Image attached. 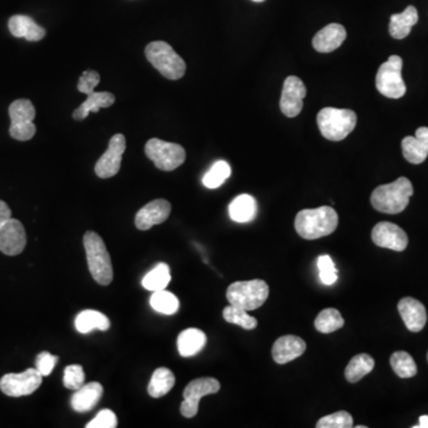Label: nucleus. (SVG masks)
<instances>
[{
	"mask_svg": "<svg viewBox=\"0 0 428 428\" xmlns=\"http://www.w3.org/2000/svg\"><path fill=\"white\" fill-rule=\"evenodd\" d=\"M337 212L329 206L302 210L295 218V230L300 237L314 240L334 233L338 227Z\"/></svg>",
	"mask_w": 428,
	"mask_h": 428,
	"instance_id": "f257e3e1",
	"label": "nucleus"
},
{
	"mask_svg": "<svg viewBox=\"0 0 428 428\" xmlns=\"http://www.w3.org/2000/svg\"><path fill=\"white\" fill-rule=\"evenodd\" d=\"M413 193L412 182L407 177H399L391 183L379 186L371 194V205L382 213H401L408 206Z\"/></svg>",
	"mask_w": 428,
	"mask_h": 428,
	"instance_id": "f03ea898",
	"label": "nucleus"
},
{
	"mask_svg": "<svg viewBox=\"0 0 428 428\" xmlns=\"http://www.w3.org/2000/svg\"><path fill=\"white\" fill-rule=\"evenodd\" d=\"M83 247L92 277L97 283L108 286L113 280V268L103 238L93 231H88L83 236Z\"/></svg>",
	"mask_w": 428,
	"mask_h": 428,
	"instance_id": "7ed1b4c3",
	"label": "nucleus"
},
{
	"mask_svg": "<svg viewBox=\"0 0 428 428\" xmlns=\"http://www.w3.org/2000/svg\"><path fill=\"white\" fill-rule=\"evenodd\" d=\"M318 126L326 140L339 142L354 131L357 124V115L352 110L325 107L317 117Z\"/></svg>",
	"mask_w": 428,
	"mask_h": 428,
	"instance_id": "20e7f679",
	"label": "nucleus"
},
{
	"mask_svg": "<svg viewBox=\"0 0 428 428\" xmlns=\"http://www.w3.org/2000/svg\"><path fill=\"white\" fill-rule=\"evenodd\" d=\"M145 56L165 79L179 80L185 75L187 67L183 58L177 55L167 42L155 41L149 43L145 48Z\"/></svg>",
	"mask_w": 428,
	"mask_h": 428,
	"instance_id": "39448f33",
	"label": "nucleus"
},
{
	"mask_svg": "<svg viewBox=\"0 0 428 428\" xmlns=\"http://www.w3.org/2000/svg\"><path fill=\"white\" fill-rule=\"evenodd\" d=\"M269 297V286L263 280L238 281L230 284L227 290L229 304L245 311H255Z\"/></svg>",
	"mask_w": 428,
	"mask_h": 428,
	"instance_id": "423d86ee",
	"label": "nucleus"
},
{
	"mask_svg": "<svg viewBox=\"0 0 428 428\" xmlns=\"http://www.w3.org/2000/svg\"><path fill=\"white\" fill-rule=\"evenodd\" d=\"M404 61L397 55H393L387 61L381 65L376 75V88L381 94L400 99L406 94V83L402 79Z\"/></svg>",
	"mask_w": 428,
	"mask_h": 428,
	"instance_id": "0eeeda50",
	"label": "nucleus"
},
{
	"mask_svg": "<svg viewBox=\"0 0 428 428\" xmlns=\"http://www.w3.org/2000/svg\"><path fill=\"white\" fill-rule=\"evenodd\" d=\"M145 155L163 172H173L186 160L185 149L181 145L158 138L148 140L145 145Z\"/></svg>",
	"mask_w": 428,
	"mask_h": 428,
	"instance_id": "6e6552de",
	"label": "nucleus"
},
{
	"mask_svg": "<svg viewBox=\"0 0 428 428\" xmlns=\"http://www.w3.org/2000/svg\"><path fill=\"white\" fill-rule=\"evenodd\" d=\"M42 376L36 368L21 374H6L0 379V390L11 397L31 395L41 387Z\"/></svg>",
	"mask_w": 428,
	"mask_h": 428,
	"instance_id": "1a4fd4ad",
	"label": "nucleus"
},
{
	"mask_svg": "<svg viewBox=\"0 0 428 428\" xmlns=\"http://www.w3.org/2000/svg\"><path fill=\"white\" fill-rule=\"evenodd\" d=\"M220 390V383L213 377H201L187 384L183 391V402L181 404V414L185 418H194L198 414L199 404L204 396L215 394Z\"/></svg>",
	"mask_w": 428,
	"mask_h": 428,
	"instance_id": "9d476101",
	"label": "nucleus"
},
{
	"mask_svg": "<svg viewBox=\"0 0 428 428\" xmlns=\"http://www.w3.org/2000/svg\"><path fill=\"white\" fill-rule=\"evenodd\" d=\"M126 149V140L122 133H117L112 137L108 143V148L95 163V174L100 179H110L115 176L120 170L122 158Z\"/></svg>",
	"mask_w": 428,
	"mask_h": 428,
	"instance_id": "9b49d317",
	"label": "nucleus"
},
{
	"mask_svg": "<svg viewBox=\"0 0 428 428\" xmlns=\"http://www.w3.org/2000/svg\"><path fill=\"white\" fill-rule=\"evenodd\" d=\"M307 94L305 83L297 76H288L284 80L282 95H281L280 108L282 113L288 118H294L300 115L304 107V99Z\"/></svg>",
	"mask_w": 428,
	"mask_h": 428,
	"instance_id": "f8f14e48",
	"label": "nucleus"
},
{
	"mask_svg": "<svg viewBox=\"0 0 428 428\" xmlns=\"http://www.w3.org/2000/svg\"><path fill=\"white\" fill-rule=\"evenodd\" d=\"M371 238L377 247L394 252H404L408 245L407 233L396 224L389 222L376 224L371 232Z\"/></svg>",
	"mask_w": 428,
	"mask_h": 428,
	"instance_id": "ddd939ff",
	"label": "nucleus"
},
{
	"mask_svg": "<svg viewBox=\"0 0 428 428\" xmlns=\"http://www.w3.org/2000/svg\"><path fill=\"white\" fill-rule=\"evenodd\" d=\"M26 245V233L19 220L10 219L0 227V252L8 256L19 255Z\"/></svg>",
	"mask_w": 428,
	"mask_h": 428,
	"instance_id": "4468645a",
	"label": "nucleus"
},
{
	"mask_svg": "<svg viewBox=\"0 0 428 428\" xmlns=\"http://www.w3.org/2000/svg\"><path fill=\"white\" fill-rule=\"evenodd\" d=\"M172 212L170 202L165 199H157L142 207L136 214L135 225L140 231H147L155 225H160L169 218Z\"/></svg>",
	"mask_w": 428,
	"mask_h": 428,
	"instance_id": "2eb2a0df",
	"label": "nucleus"
},
{
	"mask_svg": "<svg viewBox=\"0 0 428 428\" xmlns=\"http://www.w3.org/2000/svg\"><path fill=\"white\" fill-rule=\"evenodd\" d=\"M397 309L409 331L420 332L424 329L427 322V312L420 301L413 297H404L400 300Z\"/></svg>",
	"mask_w": 428,
	"mask_h": 428,
	"instance_id": "dca6fc26",
	"label": "nucleus"
},
{
	"mask_svg": "<svg viewBox=\"0 0 428 428\" xmlns=\"http://www.w3.org/2000/svg\"><path fill=\"white\" fill-rule=\"evenodd\" d=\"M402 154L412 165H421L428 156V128H419L415 136L404 137L401 143Z\"/></svg>",
	"mask_w": 428,
	"mask_h": 428,
	"instance_id": "f3484780",
	"label": "nucleus"
},
{
	"mask_svg": "<svg viewBox=\"0 0 428 428\" xmlns=\"http://www.w3.org/2000/svg\"><path fill=\"white\" fill-rule=\"evenodd\" d=\"M306 343L297 336H283L272 345V359L277 364H287L305 354Z\"/></svg>",
	"mask_w": 428,
	"mask_h": 428,
	"instance_id": "a211bd4d",
	"label": "nucleus"
},
{
	"mask_svg": "<svg viewBox=\"0 0 428 428\" xmlns=\"http://www.w3.org/2000/svg\"><path fill=\"white\" fill-rule=\"evenodd\" d=\"M346 40V30L342 24L332 23L321 29L314 36L312 44L319 53H332L342 46Z\"/></svg>",
	"mask_w": 428,
	"mask_h": 428,
	"instance_id": "6ab92c4d",
	"label": "nucleus"
},
{
	"mask_svg": "<svg viewBox=\"0 0 428 428\" xmlns=\"http://www.w3.org/2000/svg\"><path fill=\"white\" fill-rule=\"evenodd\" d=\"M103 394L104 388L99 382L87 383L74 391L70 399V404L75 412H90L99 402Z\"/></svg>",
	"mask_w": 428,
	"mask_h": 428,
	"instance_id": "aec40b11",
	"label": "nucleus"
},
{
	"mask_svg": "<svg viewBox=\"0 0 428 428\" xmlns=\"http://www.w3.org/2000/svg\"><path fill=\"white\" fill-rule=\"evenodd\" d=\"M8 29L15 38H25L26 41L38 42L46 36V29L33 21V18L23 15L11 17Z\"/></svg>",
	"mask_w": 428,
	"mask_h": 428,
	"instance_id": "412c9836",
	"label": "nucleus"
},
{
	"mask_svg": "<svg viewBox=\"0 0 428 428\" xmlns=\"http://www.w3.org/2000/svg\"><path fill=\"white\" fill-rule=\"evenodd\" d=\"M419 21L418 10L414 6H408L404 13H396L390 17L389 33L395 40H404L412 31V28Z\"/></svg>",
	"mask_w": 428,
	"mask_h": 428,
	"instance_id": "4be33fe9",
	"label": "nucleus"
},
{
	"mask_svg": "<svg viewBox=\"0 0 428 428\" xmlns=\"http://www.w3.org/2000/svg\"><path fill=\"white\" fill-rule=\"evenodd\" d=\"M206 334L199 329H187L177 337V350L182 357H193L206 345Z\"/></svg>",
	"mask_w": 428,
	"mask_h": 428,
	"instance_id": "5701e85b",
	"label": "nucleus"
},
{
	"mask_svg": "<svg viewBox=\"0 0 428 428\" xmlns=\"http://www.w3.org/2000/svg\"><path fill=\"white\" fill-rule=\"evenodd\" d=\"M80 106L73 112L75 120H85L91 112H99L101 108L112 106L115 101V95L110 92H92Z\"/></svg>",
	"mask_w": 428,
	"mask_h": 428,
	"instance_id": "b1692460",
	"label": "nucleus"
},
{
	"mask_svg": "<svg viewBox=\"0 0 428 428\" xmlns=\"http://www.w3.org/2000/svg\"><path fill=\"white\" fill-rule=\"evenodd\" d=\"M257 210V202L254 197L249 194H240L231 202L229 214L233 222L244 224L256 218Z\"/></svg>",
	"mask_w": 428,
	"mask_h": 428,
	"instance_id": "393cba45",
	"label": "nucleus"
},
{
	"mask_svg": "<svg viewBox=\"0 0 428 428\" xmlns=\"http://www.w3.org/2000/svg\"><path fill=\"white\" fill-rule=\"evenodd\" d=\"M110 319L104 313H100L94 309H86L78 314L75 319V327L80 334H90L93 329L107 331L110 329Z\"/></svg>",
	"mask_w": 428,
	"mask_h": 428,
	"instance_id": "a878e982",
	"label": "nucleus"
},
{
	"mask_svg": "<svg viewBox=\"0 0 428 428\" xmlns=\"http://www.w3.org/2000/svg\"><path fill=\"white\" fill-rule=\"evenodd\" d=\"M175 384V376L172 370L167 368H158L154 371L148 386L149 395L155 399H160L167 395Z\"/></svg>",
	"mask_w": 428,
	"mask_h": 428,
	"instance_id": "bb28decb",
	"label": "nucleus"
},
{
	"mask_svg": "<svg viewBox=\"0 0 428 428\" xmlns=\"http://www.w3.org/2000/svg\"><path fill=\"white\" fill-rule=\"evenodd\" d=\"M374 361L367 354H359L351 359L345 369V377L350 383H356L374 370Z\"/></svg>",
	"mask_w": 428,
	"mask_h": 428,
	"instance_id": "cd10ccee",
	"label": "nucleus"
},
{
	"mask_svg": "<svg viewBox=\"0 0 428 428\" xmlns=\"http://www.w3.org/2000/svg\"><path fill=\"white\" fill-rule=\"evenodd\" d=\"M170 281H172L170 268L168 264L160 263L143 277L142 286L147 290L157 292V290H163L167 288Z\"/></svg>",
	"mask_w": 428,
	"mask_h": 428,
	"instance_id": "c85d7f7f",
	"label": "nucleus"
},
{
	"mask_svg": "<svg viewBox=\"0 0 428 428\" xmlns=\"http://www.w3.org/2000/svg\"><path fill=\"white\" fill-rule=\"evenodd\" d=\"M150 306L158 313L173 315L180 308V301L173 293L167 292L163 289L153 292L150 297Z\"/></svg>",
	"mask_w": 428,
	"mask_h": 428,
	"instance_id": "c756f323",
	"label": "nucleus"
},
{
	"mask_svg": "<svg viewBox=\"0 0 428 428\" xmlns=\"http://www.w3.org/2000/svg\"><path fill=\"white\" fill-rule=\"evenodd\" d=\"M344 324L345 321L343 319L342 314L336 308L322 309L314 321L315 329L321 334H332L334 331L342 329Z\"/></svg>",
	"mask_w": 428,
	"mask_h": 428,
	"instance_id": "7c9ffc66",
	"label": "nucleus"
},
{
	"mask_svg": "<svg viewBox=\"0 0 428 428\" xmlns=\"http://www.w3.org/2000/svg\"><path fill=\"white\" fill-rule=\"evenodd\" d=\"M390 365L401 379H411L418 372L416 363L412 356L404 351H397L391 354Z\"/></svg>",
	"mask_w": 428,
	"mask_h": 428,
	"instance_id": "2f4dec72",
	"label": "nucleus"
},
{
	"mask_svg": "<svg viewBox=\"0 0 428 428\" xmlns=\"http://www.w3.org/2000/svg\"><path fill=\"white\" fill-rule=\"evenodd\" d=\"M11 124L31 123L36 117V110L33 103L28 99H18L8 107Z\"/></svg>",
	"mask_w": 428,
	"mask_h": 428,
	"instance_id": "473e14b6",
	"label": "nucleus"
},
{
	"mask_svg": "<svg viewBox=\"0 0 428 428\" xmlns=\"http://www.w3.org/2000/svg\"><path fill=\"white\" fill-rule=\"evenodd\" d=\"M231 176V167L225 160L215 162L202 177V183L210 190H215Z\"/></svg>",
	"mask_w": 428,
	"mask_h": 428,
	"instance_id": "72a5a7b5",
	"label": "nucleus"
},
{
	"mask_svg": "<svg viewBox=\"0 0 428 428\" xmlns=\"http://www.w3.org/2000/svg\"><path fill=\"white\" fill-rule=\"evenodd\" d=\"M222 317L227 322L240 326L245 329H254L258 325V321L252 315H249L247 311L236 306L229 305L225 307L222 311Z\"/></svg>",
	"mask_w": 428,
	"mask_h": 428,
	"instance_id": "f704fd0d",
	"label": "nucleus"
},
{
	"mask_svg": "<svg viewBox=\"0 0 428 428\" xmlns=\"http://www.w3.org/2000/svg\"><path fill=\"white\" fill-rule=\"evenodd\" d=\"M354 427V418L345 411L329 414L318 421L317 428H351Z\"/></svg>",
	"mask_w": 428,
	"mask_h": 428,
	"instance_id": "c9c22d12",
	"label": "nucleus"
},
{
	"mask_svg": "<svg viewBox=\"0 0 428 428\" xmlns=\"http://www.w3.org/2000/svg\"><path fill=\"white\" fill-rule=\"evenodd\" d=\"M85 379H86V374L81 365L72 364L65 369L63 384L67 389L78 390L79 388L83 387L85 384Z\"/></svg>",
	"mask_w": 428,
	"mask_h": 428,
	"instance_id": "e433bc0d",
	"label": "nucleus"
},
{
	"mask_svg": "<svg viewBox=\"0 0 428 428\" xmlns=\"http://www.w3.org/2000/svg\"><path fill=\"white\" fill-rule=\"evenodd\" d=\"M318 268L322 283L331 286L338 280V270L336 269L334 261L329 255H322L318 258Z\"/></svg>",
	"mask_w": 428,
	"mask_h": 428,
	"instance_id": "4c0bfd02",
	"label": "nucleus"
},
{
	"mask_svg": "<svg viewBox=\"0 0 428 428\" xmlns=\"http://www.w3.org/2000/svg\"><path fill=\"white\" fill-rule=\"evenodd\" d=\"M100 83V74L95 70H86L79 79L78 91L83 94H91Z\"/></svg>",
	"mask_w": 428,
	"mask_h": 428,
	"instance_id": "58836bf2",
	"label": "nucleus"
},
{
	"mask_svg": "<svg viewBox=\"0 0 428 428\" xmlns=\"http://www.w3.org/2000/svg\"><path fill=\"white\" fill-rule=\"evenodd\" d=\"M118 426L117 416L110 409H104L98 413L93 420L86 425V428H115Z\"/></svg>",
	"mask_w": 428,
	"mask_h": 428,
	"instance_id": "ea45409f",
	"label": "nucleus"
},
{
	"mask_svg": "<svg viewBox=\"0 0 428 428\" xmlns=\"http://www.w3.org/2000/svg\"><path fill=\"white\" fill-rule=\"evenodd\" d=\"M58 362V356H54L47 351H43L38 354V359H36V369L43 377H46L53 372L54 368L56 367Z\"/></svg>",
	"mask_w": 428,
	"mask_h": 428,
	"instance_id": "a19ab883",
	"label": "nucleus"
},
{
	"mask_svg": "<svg viewBox=\"0 0 428 428\" xmlns=\"http://www.w3.org/2000/svg\"><path fill=\"white\" fill-rule=\"evenodd\" d=\"M35 133H36V125L33 124V122L26 124H17V125L11 124V126H10L11 137L15 140H22V142L31 140L35 136Z\"/></svg>",
	"mask_w": 428,
	"mask_h": 428,
	"instance_id": "79ce46f5",
	"label": "nucleus"
},
{
	"mask_svg": "<svg viewBox=\"0 0 428 428\" xmlns=\"http://www.w3.org/2000/svg\"><path fill=\"white\" fill-rule=\"evenodd\" d=\"M11 219V210L6 202L0 200V227Z\"/></svg>",
	"mask_w": 428,
	"mask_h": 428,
	"instance_id": "37998d69",
	"label": "nucleus"
},
{
	"mask_svg": "<svg viewBox=\"0 0 428 428\" xmlns=\"http://www.w3.org/2000/svg\"><path fill=\"white\" fill-rule=\"evenodd\" d=\"M414 428H428V415L420 416L419 425L414 426Z\"/></svg>",
	"mask_w": 428,
	"mask_h": 428,
	"instance_id": "c03bdc74",
	"label": "nucleus"
},
{
	"mask_svg": "<svg viewBox=\"0 0 428 428\" xmlns=\"http://www.w3.org/2000/svg\"><path fill=\"white\" fill-rule=\"evenodd\" d=\"M252 1H256V3H262L264 0H252Z\"/></svg>",
	"mask_w": 428,
	"mask_h": 428,
	"instance_id": "a18cd8bd",
	"label": "nucleus"
},
{
	"mask_svg": "<svg viewBox=\"0 0 428 428\" xmlns=\"http://www.w3.org/2000/svg\"><path fill=\"white\" fill-rule=\"evenodd\" d=\"M427 359H428V354H427Z\"/></svg>",
	"mask_w": 428,
	"mask_h": 428,
	"instance_id": "49530a36",
	"label": "nucleus"
}]
</instances>
